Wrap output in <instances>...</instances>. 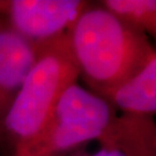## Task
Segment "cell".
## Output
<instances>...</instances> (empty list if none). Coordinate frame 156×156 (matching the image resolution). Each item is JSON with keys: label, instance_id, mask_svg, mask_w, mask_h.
<instances>
[{"label": "cell", "instance_id": "6", "mask_svg": "<svg viewBox=\"0 0 156 156\" xmlns=\"http://www.w3.org/2000/svg\"><path fill=\"white\" fill-rule=\"evenodd\" d=\"M102 148L93 156H155L156 144L149 126L134 119H113L101 138Z\"/></svg>", "mask_w": 156, "mask_h": 156}, {"label": "cell", "instance_id": "1", "mask_svg": "<svg viewBox=\"0 0 156 156\" xmlns=\"http://www.w3.org/2000/svg\"><path fill=\"white\" fill-rule=\"evenodd\" d=\"M68 37L80 74L105 100L156 55L139 29L105 7L88 6Z\"/></svg>", "mask_w": 156, "mask_h": 156}, {"label": "cell", "instance_id": "7", "mask_svg": "<svg viewBox=\"0 0 156 156\" xmlns=\"http://www.w3.org/2000/svg\"><path fill=\"white\" fill-rule=\"evenodd\" d=\"M108 100L135 116L156 111V55L128 81L118 87Z\"/></svg>", "mask_w": 156, "mask_h": 156}, {"label": "cell", "instance_id": "4", "mask_svg": "<svg viewBox=\"0 0 156 156\" xmlns=\"http://www.w3.org/2000/svg\"><path fill=\"white\" fill-rule=\"evenodd\" d=\"M87 7L79 0H0V20L38 43L68 33Z\"/></svg>", "mask_w": 156, "mask_h": 156}, {"label": "cell", "instance_id": "2", "mask_svg": "<svg viewBox=\"0 0 156 156\" xmlns=\"http://www.w3.org/2000/svg\"><path fill=\"white\" fill-rule=\"evenodd\" d=\"M80 75L68 33L37 43V55L1 125L14 149L43 132L64 91Z\"/></svg>", "mask_w": 156, "mask_h": 156}, {"label": "cell", "instance_id": "3", "mask_svg": "<svg viewBox=\"0 0 156 156\" xmlns=\"http://www.w3.org/2000/svg\"><path fill=\"white\" fill-rule=\"evenodd\" d=\"M115 118L108 100L76 82L57 103L43 132L28 145L14 149V156H55L89 140L101 139Z\"/></svg>", "mask_w": 156, "mask_h": 156}, {"label": "cell", "instance_id": "5", "mask_svg": "<svg viewBox=\"0 0 156 156\" xmlns=\"http://www.w3.org/2000/svg\"><path fill=\"white\" fill-rule=\"evenodd\" d=\"M36 55L37 43L20 36L0 20V128Z\"/></svg>", "mask_w": 156, "mask_h": 156}]
</instances>
